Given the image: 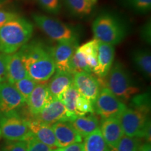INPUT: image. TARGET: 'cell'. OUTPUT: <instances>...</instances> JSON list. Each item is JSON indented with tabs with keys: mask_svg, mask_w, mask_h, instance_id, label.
I'll list each match as a JSON object with an SVG mask.
<instances>
[{
	"mask_svg": "<svg viewBox=\"0 0 151 151\" xmlns=\"http://www.w3.org/2000/svg\"><path fill=\"white\" fill-rule=\"evenodd\" d=\"M65 1L69 10L79 16L89 15L94 4L91 0H65Z\"/></svg>",
	"mask_w": 151,
	"mask_h": 151,
	"instance_id": "obj_26",
	"label": "cell"
},
{
	"mask_svg": "<svg viewBox=\"0 0 151 151\" xmlns=\"http://www.w3.org/2000/svg\"><path fill=\"white\" fill-rule=\"evenodd\" d=\"M141 146V138L130 137L124 134L116 146L109 148L110 151H138Z\"/></svg>",
	"mask_w": 151,
	"mask_h": 151,
	"instance_id": "obj_27",
	"label": "cell"
},
{
	"mask_svg": "<svg viewBox=\"0 0 151 151\" xmlns=\"http://www.w3.org/2000/svg\"><path fill=\"white\" fill-rule=\"evenodd\" d=\"M33 25L25 19H13L0 27V52L6 55L16 52L31 38Z\"/></svg>",
	"mask_w": 151,
	"mask_h": 151,
	"instance_id": "obj_2",
	"label": "cell"
},
{
	"mask_svg": "<svg viewBox=\"0 0 151 151\" xmlns=\"http://www.w3.org/2000/svg\"><path fill=\"white\" fill-rule=\"evenodd\" d=\"M27 123L32 134L39 141L53 150L58 148L54 132L50 124L41 121L36 118L27 120Z\"/></svg>",
	"mask_w": 151,
	"mask_h": 151,
	"instance_id": "obj_16",
	"label": "cell"
},
{
	"mask_svg": "<svg viewBox=\"0 0 151 151\" xmlns=\"http://www.w3.org/2000/svg\"><path fill=\"white\" fill-rule=\"evenodd\" d=\"M101 133L110 148H113L124 135L118 118L104 119L101 125Z\"/></svg>",
	"mask_w": 151,
	"mask_h": 151,
	"instance_id": "obj_18",
	"label": "cell"
},
{
	"mask_svg": "<svg viewBox=\"0 0 151 151\" xmlns=\"http://www.w3.org/2000/svg\"><path fill=\"white\" fill-rule=\"evenodd\" d=\"M132 9L140 13H146L150 10L151 0H128Z\"/></svg>",
	"mask_w": 151,
	"mask_h": 151,
	"instance_id": "obj_33",
	"label": "cell"
},
{
	"mask_svg": "<svg viewBox=\"0 0 151 151\" xmlns=\"http://www.w3.org/2000/svg\"><path fill=\"white\" fill-rule=\"evenodd\" d=\"M19 51L27 76L37 83L46 82L55 72L50 50L42 43L37 41L27 43Z\"/></svg>",
	"mask_w": 151,
	"mask_h": 151,
	"instance_id": "obj_1",
	"label": "cell"
},
{
	"mask_svg": "<svg viewBox=\"0 0 151 151\" xmlns=\"http://www.w3.org/2000/svg\"><path fill=\"white\" fill-rule=\"evenodd\" d=\"M97 47L98 40L95 39L78 47L79 50H81L83 53L86 55L88 65L89 66L90 70L93 73L98 66Z\"/></svg>",
	"mask_w": 151,
	"mask_h": 151,
	"instance_id": "obj_23",
	"label": "cell"
},
{
	"mask_svg": "<svg viewBox=\"0 0 151 151\" xmlns=\"http://www.w3.org/2000/svg\"><path fill=\"white\" fill-rule=\"evenodd\" d=\"M141 138L146 139L147 142L150 143L151 139V124H150V119L147 121L146 125H145L144 128H143L142 134H141Z\"/></svg>",
	"mask_w": 151,
	"mask_h": 151,
	"instance_id": "obj_38",
	"label": "cell"
},
{
	"mask_svg": "<svg viewBox=\"0 0 151 151\" xmlns=\"http://www.w3.org/2000/svg\"><path fill=\"white\" fill-rule=\"evenodd\" d=\"M76 112L77 116H85L87 113H93L94 111V104L90 100L87 99L80 95L76 101Z\"/></svg>",
	"mask_w": 151,
	"mask_h": 151,
	"instance_id": "obj_31",
	"label": "cell"
},
{
	"mask_svg": "<svg viewBox=\"0 0 151 151\" xmlns=\"http://www.w3.org/2000/svg\"><path fill=\"white\" fill-rule=\"evenodd\" d=\"M27 151H53L50 147L41 142L32 134L24 141Z\"/></svg>",
	"mask_w": 151,
	"mask_h": 151,
	"instance_id": "obj_30",
	"label": "cell"
},
{
	"mask_svg": "<svg viewBox=\"0 0 151 151\" xmlns=\"http://www.w3.org/2000/svg\"><path fill=\"white\" fill-rule=\"evenodd\" d=\"M51 98L47 85L44 83H37L26 102L30 113L34 116H37L46 107Z\"/></svg>",
	"mask_w": 151,
	"mask_h": 151,
	"instance_id": "obj_15",
	"label": "cell"
},
{
	"mask_svg": "<svg viewBox=\"0 0 151 151\" xmlns=\"http://www.w3.org/2000/svg\"><path fill=\"white\" fill-rule=\"evenodd\" d=\"M19 17L16 13L0 10V27L10 21V20Z\"/></svg>",
	"mask_w": 151,
	"mask_h": 151,
	"instance_id": "obj_35",
	"label": "cell"
},
{
	"mask_svg": "<svg viewBox=\"0 0 151 151\" xmlns=\"http://www.w3.org/2000/svg\"><path fill=\"white\" fill-rule=\"evenodd\" d=\"M144 30H143V39H146L147 41L150 42V22L149 24H147L146 27H144Z\"/></svg>",
	"mask_w": 151,
	"mask_h": 151,
	"instance_id": "obj_39",
	"label": "cell"
},
{
	"mask_svg": "<svg viewBox=\"0 0 151 151\" xmlns=\"http://www.w3.org/2000/svg\"><path fill=\"white\" fill-rule=\"evenodd\" d=\"M6 81V54L0 53V83Z\"/></svg>",
	"mask_w": 151,
	"mask_h": 151,
	"instance_id": "obj_36",
	"label": "cell"
},
{
	"mask_svg": "<svg viewBox=\"0 0 151 151\" xmlns=\"http://www.w3.org/2000/svg\"><path fill=\"white\" fill-rule=\"evenodd\" d=\"M0 131L1 136L11 141H24L32 134L27 120L22 118L18 112L1 116Z\"/></svg>",
	"mask_w": 151,
	"mask_h": 151,
	"instance_id": "obj_5",
	"label": "cell"
},
{
	"mask_svg": "<svg viewBox=\"0 0 151 151\" xmlns=\"http://www.w3.org/2000/svg\"><path fill=\"white\" fill-rule=\"evenodd\" d=\"M33 19L38 27L52 40L62 41L76 39L75 32L69 26L56 19L40 14L33 15Z\"/></svg>",
	"mask_w": 151,
	"mask_h": 151,
	"instance_id": "obj_7",
	"label": "cell"
},
{
	"mask_svg": "<svg viewBox=\"0 0 151 151\" xmlns=\"http://www.w3.org/2000/svg\"><path fill=\"white\" fill-rule=\"evenodd\" d=\"M130 107L150 111V98L149 93H143L134 96L131 99Z\"/></svg>",
	"mask_w": 151,
	"mask_h": 151,
	"instance_id": "obj_29",
	"label": "cell"
},
{
	"mask_svg": "<svg viewBox=\"0 0 151 151\" xmlns=\"http://www.w3.org/2000/svg\"><path fill=\"white\" fill-rule=\"evenodd\" d=\"M115 57L114 46L98 41L97 61L98 66L94 73L99 78L106 76L112 67Z\"/></svg>",
	"mask_w": 151,
	"mask_h": 151,
	"instance_id": "obj_14",
	"label": "cell"
},
{
	"mask_svg": "<svg viewBox=\"0 0 151 151\" xmlns=\"http://www.w3.org/2000/svg\"><path fill=\"white\" fill-rule=\"evenodd\" d=\"M25 101L14 84L9 82L0 83V114L1 116L17 112Z\"/></svg>",
	"mask_w": 151,
	"mask_h": 151,
	"instance_id": "obj_9",
	"label": "cell"
},
{
	"mask_svg": "<svg viewBox=\"0 0 151 151\" xmlns=\"http://www.w3.org/2000/svg\"><path fill=\"white\" fill-rule=\"evenodd\" d=\"M37 84V83H36L35 81L30 78L29 76H27L21 79V80L17 81L14 85L16 89L18 90V91L21 94L22 97H23L26 103Z\"/></svg>",
	"mask_w": 151,
	"mask_h": 151,
	"instance_id": "obj_28",
	"label": "cell"
},
{
	"mask_svg": "<svg viewBox=\"0 0 151 151\" xmlns=\"http://www.w3.org/2000/svg\"><path fill=\"white\" fill-rule=\"evenodd\" d=\"M58 148H63L76 143H81L83 138L76 131L70 122H58L52 124Z\"/></svg>",
	"mask_w": 151,
	"mask_h": 151,
	"instance_id": "obj_13",
	"label": "cell"
},
{
	"mask_svg": "<svg viewBox=\"0 0 151 151\" xmlns=\"http://www.w3.org/2000/svg\"><path fill=\"white\" fill-rule=\"evenodd\" d=\"M99 78L101 86L110 90L123 103L139 92V88L132 80L129 72L119 62L113 64L106 76Z\"/></svg>",
	"mask_w": 151,
	"mask_h": 151,
	"instance_id": "obj_3",
	"label": "cell"
},
{
	"mask_svg": "<svg viewBox=\"0 0 151 151\" xmlns=\"http://www.w3.org/2000/svg\"><path fill=\"white\" fill-rule=\"evenodd\" d=\"M138 151H151L150 143L146 142L141 145Z\"/></svg>",
	"mask_w": 151,
	"mask_h": 151,
	"instance_id": "obj_40",
	"label": "cell"
},
{
	"mask_svg": "<svg viewBox=\"0 0 151 151\" xmlns=\"http://www.w3.org/2000/svg\"><path fill=\"white\" fill-rule=\"evenodd\" d=\"M1 151H27L24 141H7L1 148Z\"/></svg>",
	"mask_w": 151,
	"mask_h": 151,
	"instance_id": "obj_34",
	"label": "cell"
},
{
	"mask_svg": "<svg viewBox=\"0 0 151 151\" xmlns=\"http://www.w3.org/2000/svg\"><path fill=\"white\" fill-rule=\"evenodd\" d=\"M92 31L94 39L113 46L122 42L126 35L122 22L110 14L98 16L92 24Z\"/></svg>",
	"mask_w": 151,
	"mask_h": 151,
	"instance_id": "obj_4",
	"label": "cell"
},
{
	"mask_svg": "<svg viewBox=\"0 0 151 151\" xmlns=\"http://www.w3.org/2000/svg\"><path fill=\"white\" fill-rule=\"evenodd\" d=\"M0 118H1V114H0ZM0 137H1V131H0Z\"/></svg>",
	"mask_w": 151,
	"mask_h": 151,
	"instance_id": "obj_41",
	"label": "cell"
},
{
	"mask_svg": "<svg viewBox=\"0 0 151 151\" xmlns=\"http://www.w3.org/2000/svg\"><path fill=\"white\" fill-rule=\"evenodd\" d=\"M6 81L11 84L28 76L20 51L6 55Z\"/></svg>",
	"mask_w": 151,
	"mask_h": 151,
	"instance_id": "obj_17",
	"label": "cell"
},
{
	"mask_svg": "<svg viewBox=\"0 0 151 151\" xmlns=\"http://www.w3.org/2000/svg\"><path fill=\"white\" fill-rule=\"evenodd\" d=\"M69 67V72L73 74L78 72H92L87 62L86 55L81 50H79L78 47L71 57Z\"/></svg>",
	"mask_w": 151,
	"mask_h": 151,
	"instance_id": "obj_25",
	"label": "cell"
},
{
	"mask_svg": "<svg viewBox=\"0 0 151 151\" xmlns=\"http://www.w3.org/2000/svg\"><path fill=\"white\" fill-rule=\"evenodd\" d=\"M53 151H84L83 143H76L69 146L54 149Z\"/></svg>",
	"mask_w": 151,
	"mask_h": 151,
	"instance_id": "obj_37",
	"label": "cell"
},
{
	"mask_svg": "<svg viewBox=\"0 0 151 151\" xmlns=\"http://www.w3.org/2000/svg\"><path fill=\"white\" fill-rule=\"evenodd\" d=\"M73 75V84L79 94L94 104L101 88L99 78H97L88 72L75 73Z\"/></svg>",
	"mask_w": 151,
	"mask_h": 151,
	"instance_id": "obj_11",
	"label": "cell"
},
{
	"mask_svg": "<svg viewBox=\"0 0 151 151\" xmlns=\"http://www.w3.org/2000/svg\"><path fill=\"white\" fill-rule=\"evenodd\" d=\"M84 151H110L99 129L85 138Z\"/></svg>",
	"mask_w": 151,
	"mask_h": 151,
	"instance_id": "obj_22",
	"label": "cell"
},
{
	"mask_svg": "<svg viewBox=\"0 0 151 151\" xmlns=\"http://www.w3.org/2000/svg\"><path fill=\"white\" fill-rule=\"evenodd\" d=\"M80 95L81 94H79L78 90L76 89L74 85L72 84L59 97V99L63 103L67 111L71 114L77 117L78 116H77L76 106L77 99Z\"/></svg>",
	"mask_w": 151,
	"mask_h": 151,
	"instance_id": "obj_24",
	"label": "cell"
},
{
	"mask_svg": "<svg viewBox=\"0 0 151 151\" xmlns=\"http://www.w3.org/2000/svg\"><path fill=\"white\" fill-rule=\"evenodd\" d=\"M39 5L47 12L57 14L60 12L61 5L60 0H37Z\"/></svg>",
	"mask_w": 151,
	"mask_h": 151,
	"instance_id": "obj_32",
	"label": "cell"
},
{
	"mask_svg": "<svg viewBox=\"0 0 151 151\" xmlns=\"http://www.w3.org/2000/svg\"><path fill=\"white\" fill-rule=\"evenodd\" d=\"M70 122L76 131L82 138H86L95 130L99 129V120L92 113L87 116H78L74 120Z\"/></svg>",
	"mask_w": 151,
	"mask_h": 151,
	"instance_id": "obj_20",
	"label": "cell"
},
{
	"mask_svg": "<svg viewBox=\"0 0 151 151\" xmlns=\"http://www.w3.org/2000/svg\"><path fill=\"white\" fill-rule=\"evenodd\" d=\"M132 60L138 69L146 78L151 76V55L148 50H137L132 54Z\"/></svg>",
	"mask_w": 151,
	"mask_h": 151,
	"instance_id": "obj_21",
	"label": "cell"
},
{
	"mask_svg": "<svg viewBox=\"0 0 151 151\" xmlns=\"http://www.w3.org/2000/svg\"><path fill=\"white\" fill-rule=\"evenodd\" d=\"M36 117L41 121L49 124L58 122H72L77 118L67 111L58 98L54 97L51 98L46 107Z\"/></svg>",
	"mask_w": 151,
	"mask_h": 151,
	"instance_id": "obj_10",
	"label": "cell"
},
{
	"mask_svg": "<svg viewBox=\"0 0 151 151\" xmlns=\"http://www.w3.org/2000/svg\"><path fill=\"white\" fill-rule=\"evenodd\" d=\"M149 113L150 111L145 109L127 107L118 118L124 134L130 137L141 138L143 128L150 119Z\"/></svg>",
	"mask_w": 151,
	"mask_h": 151,
	"instance_id": "obj_6",
	"label": "cell"
},
{
	"mask_svg": "<svg viewBox=\"0 0 151 151\" xmlns=\"http://www.w3.org/2000/svg\"><path fill=\"white\" fill-rule=\"evenodd\" d=\"M78 47V41L77 39H74L69 41H58L56 46L49 48L55 65L56 71L69 72V62Z\"/></svg>",
	"mask_w": 151,
	"mask_h": 151,
	"instance_id": "obj_12",
	"label": "cell"
},
{
	"mask_svg": "<svg viewBox=\"0 0 151 151\" xmlns=\"http://www.w3.org/2000/svg\"><path fill=\"white\" fill-rule=\"evenodd\" d=\"M126 108L124 103L105 87L100 90L94 104V111L103 119L118 118Z\"/></svg>",
	"mask_w": 151,
	"mask_h": 151,
	"instance_id": "obj_8",
	"label": "cell"
},
{
	"mask_svg": "<svg viewBox=\"0 0 151 151\" xmlns=\"http://www.w3.org/2000/svg\"><path fill=\"white\" fill-rule=\"evenodd\" d=\"M73 75L69 71H57L49 83L47 85L52 97L58 98L73 84Z\"/></svg>",
	"mask_w": 151,
	"mask_h": 151,
	"instance_id": "obj_19",
	"label": "cell"
}]
</instances>
